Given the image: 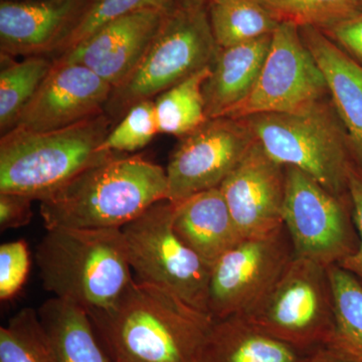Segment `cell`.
Returning <instances> with one entry per match:
<instances>
[{
	"mask_svg": "<svg viewBox=\"0 0 362 362\" xmlns=\"http://www.w3.org/2000/svg\"><path fill=\"white\" fill-rule=\"evenodd\" d=\"M113 361L199 362L214 319L157 286L134 280L109 310L90 315Z\"/></svg>",
	"mask_w": 362,
	"mask_h": 362,
	"instance_id": "obj_1",
	"label": "cell"
},
{
	"mask_svg": "<svg viewBox=\"0 0 362 362\" xmlns=\"http://www.w3.org/2000/svg\"><path fill=\"white\" fill-rule=\"evenodd\" d=\"M168 199L165 168L114 153L40 202L45 230L122 228L156 202Z\"/></svg>",
	"mask_w": 362,
	"mask_h": 362,
	"instance_id": "obj_2",
	"label": "cell"
},
{
	"mask_svg": "<svg viewBox=\"0 0 362 362\" xmlns=\"http://www.w3.org/2000/svg\"><path fill=\"white\" fill-rule=\"evenodd\" d=\"M35 261L45 291L89 315L111 309L134 280L121 228H49Z\"/></svg>",
	"mask_w": 362,
	"mask_h": 362,
	"instance_id": "obj_3",
	"label": "cell"
},
{
	"mask_svg": "<svg viewBox=\"0 0 362 362\" xmlns=\"http://www.w3.org/2000/svg\"><path fill=\"white\" fill-rule=\"evenodd\" d=\"M106 113L63 129H13L0 139V192L42 202L111 152L101 145L113 128Z\"/></svg>",
	"mask_w": 362,
	"mask_h": 362,
	"instance_id": "obj_4",
	"label": "cell"
},
{
	"mask_svg": "<svg viewBox=\"0 0 362 362\" xmlns=\"http://www.w3.org/2000/svg\"><path fill=\"white\" fill-rule=\"evenodd\" d=\"M240 119L274 160L304 171L338 197H349V173L356 159L349 132L330 97L299 113Z\"/></svg>",
	"mask_w": 362,
	"mask_h": 362,
	"instance_id": "obj_5",
	"label": "cell"
},
{
	"mask_svg": "<svg viewBox=\"0 0 362 362\" xmlns=\"http://www.w3.org/2000/svg\"><path fill=\"white\" fill-rule=\"evenodd\" d=\"M218 49L207 8L175 4L134 70L112 90L105 113L115 125L134 105L211 66Z\"/></svg>",
	"mask_w": 362,
	"mask_h": 362,
	"instance_id": "obj_6",
	"label": "cell"
},
{
	"mask_svg": "<svg viewBox=\"0 0 362 362\" xmlns=\"http://www.w3.org/2000/svg\"><path fill=\"white\" fill-rule=\"evenodd\" d=\"M245 318L267 334L297 349H325L334 324L327 267L293 259L275 285Z\"/></svg>",
	"mask_w": 362,
	"mask_h": 362,
	"instance_id": "obj_7",
	"label": "cell"
},
{
	"mask_svg": "<svg viewBox=\"0 0 362 362\" xmlns=\"http://www.w3.org/2000/svg\"><path fill=\"white\" fill-rule=\"evenodd\" d=\"M173 209L175 204L163 199L121 228L128 261L136 280L160 287L209 313L211 267L176 235Z\"/></svg>",
	"mask_w": 362,
	"mask_h": 362,
	"instance_id": "obj_8",
	"label": "cell"
},
{
	"mask_svg": "<svg viewBox=\"0 0 362 362\" xmlns=\"http://www.w3.org/2000/svg\"><path fill=\"white\" fill-rule=\"evenodd\" d=\"M283 226L295 258L339 265L358 250L359 237L349 197H338L293 166H286Z\"/></svg>",
	"mask_w": 362,
	"mask_h": 362,
	"instance_id": "obj_9",
	"label": "cell"
},
{
	"mask_svg": "<svg viewBox=\"0 0 362 362\" xmlns=\"http://www.w3.org/2000/svg\"><path fill=\"white\" fill-rule=\"evenodd\" d=\"M320 66L304 44L299 28L280 23L254 89L226 117L299 113L329 98Z\"/></svg>",
	"mask_w": 362,
	"mask_h": 362,
	"instance_id": "obj_10",
	"label": "cell"
},
{
	"mask_svg": "<svg viewBox=\"0 0 362 362\" xmlns=\"http://www.w3.org/2000/svg\"><path fill=\"white\" fill-rule=\"evenodd\" d=\"M293 259L291 240L284 226L243 240L211 267L209 313L214 319L246 315L270 291Z\"/></svg>",
	"mask_w": 362,
	"mask_h": 362,
	"instance_id": "obj_11",
	"label": "cell"
},
{
	"mask_svg": "<svg viewBox=\"0 0 362 362\" xmlns=\"http://www.w3.org/2000/svg\"><path fill=\"white\" fill-rule=\"evenodd\" d=\"M255 143L245 119L218 117L180 138L168 166V201L173 204L220 187Z\"/></svg>",
	"mask_w": 362,
	"mask_h": 362,
	"instance_id": "obj_12",
	"label": "cell"
},
{
	"mask_svg": "<svg viewBox=\"0 0 362 362\" xmlns=\"http://www.w3.org/2000/svg\"><path fill=\"white\" fill-rule=\"evenodd\" d=\"M112 90L111 85L82 64L54 61L13 129L45 132L83 122L105 113Z\"/></svg>",
	"mask_w": 362,
	"mask_h": 362,
	"instance_id": "obj_13",
	"label": "cell"
},
{
	"mask_svg": "<svg viewBox=\"0 0 362 362\" xmlns=\"http://www.w3.org/2000/svg\"><path fill=\"white\" fill-rule=\"evenodd\" d=\"M220 188L244 239L283 226L286 166L269 156L256 139Z\"/></svg>",
	"mask_w": 362,
	"mask_h": 362,
	"instance_id": "obj_14",
	"label": "cell"
},
{
	"mask_svg": "<svg viewBox=\"0 0 362 362\" xmlns=\"http://www.w3.org/2000/svg\"><path fill=\"white\" fill-rule=\"evenodd\" d=\"M168 9L145 8L112 21L54 61L82 64L114 89L144 56Z\"/></svg>",
	"mask_w": 362,
	"mask_h": 362,
	"instance_id": "obj_15",
	"label": "cell"
},
{
	"mask_svg": "<svg viewBox=\"0 0 362 362\" xmlns=\"http://www.w3.org/2000/svg\"><path fill=\"white\" fill-rule=\"evenodd\" d=\"M85 0H1L0 56H47L58 51Z\"/></svg>",
	"mask_w": 362,
	"mask_h": 362,
	"instance_id": "obj_16",
	"label": "cell"
},
{
	"mask_svg": "<svg viewBox=\"0 0 362 362\" xmlns=\"http://www.w3.org/2000/svg\"><path fill=\"white\" fill-rule=\"evenodd\" d=\"M175 204L176 235L211 267L244 240L221 188L199 192Z\"/></svg>",
	"mask_w": 362,
	"mask_h": 362,
	"instance_id": "obj_17",
	"label": "cell"
},
{
	"mask_svg": "<svg viewBox=\"0 0 362 362\" xmlns=\"http://www.w3.org/2000/svg\"><path fill=\"white\" fill-rule=\"evenodd\" d=\"M299 30L325 77L331 100L349 132L356 163L362 166V66L319 28L305 26Z\"/></svg>",
	"mask_w": 362,
	"mask_h": 362,
	"instance_id": "obj_18",
	"label": "cell"
},
{
	"mask_svg": "<svg viewBox=\"0 0 362 362\" xmlns=\"http://www.w3.org/2000/svg\"><path fill=\"white\" fill-rule=\"evenodd\" d=\"M272 35L220 47L202 86L207 118L226 117L251 94L270 49Z\"/></svg>",
	"mask_w": 362,
	"mask_h": 362,
	"instance_id": "obj_19",
	"label": "cell"
},
{
	"mask_svg": "<svg viewBox=\"0 0 362 362\" xmlns=\"http://www.w3.org/2000/svg\"><path fill=\"white\" fill-rule=\"evenodd\" d=\"M314 354L281 341L235 315L214 319L199 362H307Z\"/></svg>",
	"mask_w": 362,
	"mask_h": 362,
	"instance_id": "obj_20",
	"label": "cell"
},
{
	"mask_svg": "<svg viewBox=\"0 0 362 362\" xmlns=\"http://www.w3.org/2000/svg\"><path fill=\"white\" fill-rule=\"evenodd\" d=\"M37 314L56 362H114L100 344L85 309L52 297L42 304Z\"/></svg>",
	"mask_w": 362,
	"mask_h": 362,
	"instance_id": "obj_21",
	"label": "cell"
},
{
	"mask_svg": "<svg viewBox=\"0 0 362 362\" xmlns=\"http://www.w3.org/2000/svg\"><path fill=\"white\" fill-rule=\"evenodd\" d=\"M334 324L325 349L349 362H362V283L350 272L334 265L328 268Z\"/></svg>",
	"mask_w": 362,
	"mask_h": 362,
	"instance_id": "obj_22",
	"label": "cell"
},
{
	"mask_svg": "<svg viewBox=\"0 0 362 362\" xmlns=\"http://www.w3.org/2000/svg\"><path fill=\"white\" fill-rule=\"evenodd\" d=\"M207 13L220 47L273 35L280 25L259 0H211Z\"/></svg>",
	"mask_w": 362,
	"mask_h": 362,
	"instance_id": "obj_23",
	"label": "cell"
},
{
	"mask_svg": "<svg viewBox=\"0 0 362 362\" xmlns=\"http://www.w3.org/2000/svg\"><path fill=\"white\" fill-rule=\"evenodd\" d=\"M0 133L13 130L21 112L37 92L54 59L47 56H32L16 62L14 58L0 56Z\"/></svg>",
	"mask_w": 362,
	"mask_h": 362,
	"instance_id": "obj_24",
	"label": "cell"
},
{
	"mask_svg": "<svg viewBox=\"0 0 362 362\" xmlns=\"http://www.w3.org/2000/svg\"><path fill=\"white\" fill-rule=\"evenodd\" d=\"M209 73L207 66L154 99L159 133L181 138L209 120L202 86Z\"/></svg>",
	"mask_w": 362,
	"mask_h": 362,
	"instance_id": "obj_25",
	"label": "cell"
},
{
	"mask_svg": "<svg viewBox=\"0 0 362 362\" xmlns=\"http://www.w3.org/2000/svg\"><path fill=\"white\" fill-rule=\"evenodd\" d=\"M0 362H56L37 310L21 309L0 327Z\"/></svg>",
	"mask_w": 362,
	"mask_h": 362,
	"instance_id": "obj_26",
	"label": "cell"
},
{
	"mask_svg": "<svg viewBox=\"0 0 362 362\" xmlns=\"http://www.w3.org/2000/svg\"><path fill=\"white\" fill-rule=\"evenodd\" d=\"M175 4V0H85L73 30L52 59L71 51L100 28L126 14L145 8H170Z\"/></svg>",
	"mask_w": 362,
	"mask_h": 362,
	"instance_id": "obj_27",
	"label": "cell"
},
{
	"mask_svg": "<svg viewBox=\"0 0 362 362\" xmlns=\"http://www.w3.org/2000/svg\"><path fill=\"white\" fill-rule=\"evenodd\" d=\"M279 23L323 28L356 13V0H259Z\"/></svg>",
	"mask_w": 362,
	"mask_h": 362,
	"instance_id": "obj_28",
	"label": "cell"
},
{
	"mask_svg": "<svg viewBox=\"0 0 362 362\" xmlns=\"http://www.w3.org/2000/svg\"><path fill=\"white\" fill-rule=\"evenodd\" d=\"M159 134L154 100L134 105L105 138L101 149L124 154L144 148Z\"/></svg>",
	"mask_w": 362,
	"mask_h": 362,
	"instance_id": "obj_29",
	"label": "cell"
},
{
	"mask_svg": "<svg viewBox=\"0 0 362 362\" xmlns=\"http://www.w3.org/2000/svg\"><path fill=\"white\" fill-rule=\"evenodd\" d=\"M30 268V250L25 240L0 247V300L13 299L25 285Z\"/></svg>",
	"mask_w": 362,
	"mask_h": 362,
	"instance_id": "obj_30",
	"label": "cell"
},
{
	"mask_svg": "<svg viewBox=\"0 0 362 362\" xmlns=\"http://www.w3.org/2000/svg\"><path fill=\"white\" fill-rule=\"evenodd\" d=\"M319 30L362 66V11Z\"/></svg>",
	"mask_w": 362,
	"mask_h": 362,
	"instance_id": "obj_31",
	"label": "cell"
},
{
	"mask_svg": "<svg viewBox=\"0 0 362 362\" xmlns=\"http://www.w3.org/2000/svg\"><path fill=\"white\" fill-rule=\"evenodd\" d=\"M349 192L354 211V223L359 237L358 250L339 264L345 270L354 274L362 283V166L354 163L350 169Z\"/></svg>",
	"mask_w": 362,
	"mask_h": 362,
	"instance_id": "obj_32",
	"label": "cell"
},
{
	"mask_svg": "<svg viewBox=\"0 0 362 362\" xmlns=\"http://www.w3.org/2000/svg\"><path fill=\"white\" fill-rule=\"evenodd\" d=\"M33 199L25 195L0 192V228L1 232L28 226L33 218Z\"/></svg>",
	"mask_w": 362,
	"mask_h": 362,
	"instance_id": "obj_33",
	"label": "cell"
},
{
	"mask_svg": "<svg viewBox=\"0 0 362 362\" xmlns=\"http://www.w3.org/2000/svg\"><path fill=\"white\" fill-rule=\"evenodd\" d=\"M307 362H349L344 359L340 358L339 356H335L333 352L326 349L317 350L315 354L310 357Z\"/></svg>",
	"mask_w": 362,
	"mask_h": 362,
	"instance_id": "obj_34",
	"label": "cell"
},
{
	"mask_svg": "<svg viewBox=\"0 0 362 362\" xmlns=\"http://www.w3.org/2000/svg\"><path fill=\"white\" fill-rule=\"evenodd\" d=\"M211 0H175L176 6L185 7H204L207 8Z\"/></svg>",
	"mask_w": 362,
	"mask_h": 362,
	"instance_id": "obj_35",
	"label": "cell"
},
{
	"mask_svg": "<svg viewBox=\"0 0 362 362\" xmlns=\"http://www.w3.org/2000/svg\"><path fill=\"white\" fill-rule=\"evenodd\" d=\"M357 11H362V0H356Z\"/></svg>",
	"mask_w": 362,
	"mask_h": 362,
	"instance_id": "obj_36",
	"label": "cell"
},
{
	"mask_svg": "<svg viewBox=\"0 0 362 362\" xmlns=\"http://www.w3.org/2000/svg\"><path fill=\"white\" fill-rule=\"evenodd\" d=\"M114 362H126L123 361H119V359H115V361H113Z\"/></svg>",
	"mask_w": 362,
	"mask_h": 362,
	"instance_id": "obj_37",
	"label": "cell"
}]
</instances>
